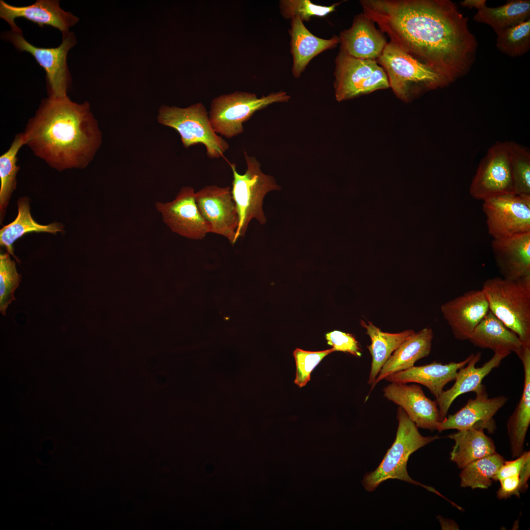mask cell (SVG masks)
Returning <instances> with one entry per match:
<instances>
[{
  "label": "cell",
  "instance_id": "35",
  "mask_svg": "<svg viewBox=\"0 0 530 530\" xmlns=\"http://www.w3.org/2000/svg\"><path fill=\"white\" fill-rule=\"evenodd\" d=\"M22 275L17 272L16 263L8 252L0 254V311L5 316L6 310L15 300L14 293L18 287Z\"/></svg>",
  "mask_w": 530,
  "mask_h": 530
},
{
  "label": "cell",
  "instance_id": "29",
  "mask_svg": "<svg viewBox=\"0 0 530 530\" xmlns=\"http://www.w3.org/2000/svg\"><path fill=\"white\" fill-rule=\"evenodd\" d=\"M360 323L366 329V334L371 340V344L368 345L367 348L372 356L368 380V383L371 385L393 352L415 332L412 330H407L399 333H390L382 331L370 321L366 324L361 320Z\"/></svg>",
  "mask_w": 530,
  "mask_h": 530
},
{
  "label": "cell",
  "instance_id": "18",
  "mask_svg": "<svg viewBox=\"0 0 530 530\" xmlns=\"http://www.w3.org/2000/svg\"><path fill=\"white\" fill-rule=\"evenodd\" d=\"M383 392L385 398L404 410L418 427L437 430L440 422L437 403L425 395L421 386L393 382L384 388Z\"/></svg>",
  "mask_w": 530,
  "mask_h": 530
},
{
  "label": "cell",
  "instance_id": "38",
  "mask_svg": "<svg viewBox=\"0 0 530 530\" xmlns=\"http://www.w3.org/2000/svg\"><path fill=\"white\" fill-rule=\"evenodd\" d=\"M530 477V466H529L520 473L500 480V487L497 492V498L506 499L512 495L519 497L520 493L528 488Z\"/></svg>",
  "mask_w": 530,
  "mask_h": 530
},
{
  "label": "cell",
  "instance_id": "41",
  "mask_svg": "<svg viewBox=\"0 0 530 530\" xmlns=\"http://www.w3.org/2000/svg\"><path fill=\"white\" fill-rule=\"evenodd\" d=\"M460 5L469 9L476 8L477 10L486 5V0H464L460 2Z\"/></svg>",
  "mask_w": 530,
  "mask_h": 530
},
{
  "label": "cell",
  "instance_id": "26",
  "mask_svg": "<svg viewBox=\"0 0 530 530\" xmlns=\"http://www.w3.org/2000/svg\"><path fill=\"white\" fill-rule=\"evenodd\" d=\"M521 360L524 380L521 398L507 422V430L513 457L523 452L526 436L530 424V346H525Z\"/></svg>",
  "mask_w": 530,
  "mask_h": 530
},
{
  "label": "cell",
  "instance_id": "36",
  "mask_svg": "<svg viewBox=\"0 0 530 530\" xmlns=\"http://www.w3.org/2000/svg\"><path fill=\"white\" fill-rule=\"evenodd\" d=\"M340 2L330 6L313 3L309 0H280L279 7L284 18L292 19L298 16L302 21H309L312 16L324 17L334 11Z\"/></svg>",
  "mask_w": 530,
  "mask_h": 530
},
{
  "label": "cell",
  "instance_id": "8",
  "mask_svg": "<svg viewBox=\"0 0 530 530\" xmlns=\"http://www.w3.org/2000/svg\"><path fill=\"white\" fill-rule=\"evenodd\" d=\"M290 97L285 92H272L261 98L253 93L236 91L214 98L209 113L215 133L231 138L243 132V124L257 111L269 105L286 102Z\"/></svg>",
  "mask_w": 530,
  "mask_h": 530
},
{
  "label": "cell",
  "instance_id": "23",
  "mask_svg": "<svg viewBox=\"0 0 530 530\" xmlns=\"http://www.w3.org/2000/svg\"><path fill=\"white\" fill-rule=\"evenodd\" d=\"M469 341L473 345L494 353H515L520 358L525 345L519 337L490 310L474 329Z\"/></svg>",
  "mask_w": 530,
  "mask_h": 530
},
{
  "label": "cell",
  "instance_id": "5",
  "mask_svg": "<svg viewBox=\"0 0 530 530\" xmlns=\"http://www.w3.org/2000/svg\"><path fill=\"white\" fill-rule=\"evenodd\" d=\"M376 61L384 70L390 87L405 102L427 91L445 87L436 72L391 42Z\"/></svg>",
  "mask_w": 530,
  "mask_h": 530
},
{
  "label": "cell",
  "instance_id": "22",
  "mask_svg": "<svg viewBox=\"0 0 530 530\" xmlns=\"http://www.w3.org/2000/svg\"><path fill=\"white\" fill-rule=\"evenodd\" d=\"M473 353L459 362L446 364L433 362L421 366H413L407 370L389 375L385 379L391 383H416L426 387L436 398L443 392L444 386L454 380L458 371L464 367Z\"/></svg>",
  "mask_w": 530,
  "mask_h": 530
},
{
  "label": "cell",
  "instance_id": "4",
  "mask_svg": "<svg viewBox=\"0 0 530 530\" xmlns=\"http://www.w3.org/2000/svg\"><path fill=\"white\" fill-rule=\"evenodd\" d=\"M398 424L395 441L387 450L378 467L373 472L366 474L362 481L365 489L372 492L388 479H398L424 487L442 496L434 488L423 485L412 479L407 471V463L410 455L420 448L439 439L438 436H423L418 427L408 417L404 410L399 407L397 412Z\"/></svg>",
  "mask_w": 530,
  "mask_h": 530
},
{
  "label": "cell",
  "instance_id": "17",
  "mask_svg": "<svg viewBox=\"0 0 530 530\" xmlns=\"http://www.w3.org/2000/svg\"><path fill=\"white\" fill-rule=\"evenodd\" d=\"M441 312L454 337L468 340L475 328L489 311L484 291L472 290L443 304Z\"/></svg>",
  "mask_w": 530,
  "mask_h": 530
},
{
  "label": "cell",
  "instance_id": "3",
  "mask_svg": "<svg viewBox=\"0 0 530 530\" xmlns=\"http://www.w3.org/2000/svg\"><path fill=\"white\" fill-rule=\"evenodd\" d=\"M489 310L530 346V275L510 279H487L481 289Z\"/></svg>",
  "mask_w": 530,
  "mask_h": 530
},
{
  "label": "cell",
  "instance_id": "34",
  "mask_svg": "<svg viewBox=\"0 0 530 530\" xmlns=\"http://www.w3.org/2000/svg\"><path fill=\"white\" fill-rule=\"evenodd\" d=\"M509 159L515 194L530 197V153L524 147L509 142Z\"/></svg>",
  "mask_w": 530,
  "mask_h": 530
},
{
  "label": "cell",
  "instance_id": "37",
  "mask_svg": "<svg viewBox=\"0 0 530 530\" xmlns=\"http://www.w3.org/2000/svg\"><path fill=\"white\" fill-rule=\"evenodd\" d=\"M334 351L333 348L319 351L295 349L293 352L296 366L294 383L299 387L305 386L310 381L311 373L314 368L326 356Z\"/></svg>",
  "mask_w": 530,
  "mask_h": 530
},
{
  "label": "cell",
  "instance_id": "40",
  "mask_svg": "<svg viewBox=\"0 0 530 530\" xmlns=\"http://www.w3.org/2000/svg\"><path fill=\"white\" fill-rule=\"evenodd\" d=\"M517 458L511 461H505L493 477V481L500 480L521 472L530 466V452L523 451Z\"/></svg>",
  "mask_w": 530,
  "mask_h": 530
},
{
  "label": "cell",
  "instance_id": "15",
  "mask_svg": "<svg viewBox=\"0 0 530 530\" xmlns=\"http://www.w3.org/2000/svg\"><path fill=\"white\" fill-rule=\"evenodd\" d=\"M476 394V398L469 399L459 411L440 422L437 430L482 429L493 433L496 429L493 417L508 398L503 396L489 398L484 385Z\"/></svg>",
  "mask_w": 530,
  "mask_h": 530
},
{
  "label": "cell",
  "instance_id": "39",
  "mask_svg": "<svg viewBox=\"0 0 530 530\" xmlns=\"http://www.w3.org/2000/svg\"><path fill=\"white\" fill-rule=\"evenodd\" d=\"M325 339L335 351L347 352L357 357L361 356L359 343L351 334L334 330L326 333Z\"/></svg>",
  "mask_w": 530,
  "mask_h": 530
},
{
  "label": "cell",
  "instance_id": "33",
  "mask_svg": "<svg viewBox=\"0 0 530 530\" xmlns=\"http://www.w3.org/2000/svg\"><path fill=\"white\" fill-rule=\"evenodd\" d=\"M496 34V46L500 52L511 57L524 55L530 50V19Z\"/></svg>",
  "mask_w": 530,
  "mask_h": 530
},
{
  "label": "cell",
  "instance_id": "24",
  "mask_svg": "<svg viewBox=\"0 0 530 530\" xmlns=\"http://www.w3.org/2000/svg\"><path fill=\"white\" fill-rule=\"evenodd\" d=\"M291 24L289 33L293 57L292 72L295 78H299L314 57L336 47L340 43V38L336 35L329 39L316 36L305 26L298 16L292 18Z\"/></svg>",
  "mask_w": 530,
  "mask_h": 530
},
{
  "label": "cell",
  "instance_id": "1",
  "mask_svg": "<svg viewBox=\"0 0 530 530\" xmlns=\"http://www.w3.org/2000/svg\"><path fill=\"white\" fill-rule=\"evenodd\" d=\"M363 14L390 41L425 64L445 87L466 75L477 41L468 18L450 0H361Z\"/></svg>",
  "mask_w": 530,
  "mask_h": 530
},
{
  "label": "cell",
  "instance_id": "2",
  "mask_svg": "<svg viewBox=\"0 0 530 530\" xmlns=\"http://www.w3.org/2000/svg\"><path fill=\"white\" fill-rule=\"evenodd\" d=\"M24 133L25 145L59 171L85 168L102 142V134L88 102L67 96L42 100Z\"/></svg>",
  "mask_w": 530,
  "mask_h": 530
},
{
  "label": "cell",
  "instance_id": "9",
  "mask_svg": "<svg viewBox=\"0 0 530 530\" xmlns=\"http://www.w3.org/2000/svg\"><path fill=\"white\" fill-rule=\"evenodd\" d=\"M61 43L55 48L36 47L23 36L22 32L11 30L2 33V37L11 43L20 52L30 53L46 73L49 97L56 98L67 96L72 84V78L67 63L69 51L77 43L72 31L62 34Z\"/></svg>",
  "mask_w": 530,
  "mask_h": 530
},
{
  "label": "cell",
  "instance_id": "10",
  "mask_svg": "<svg viewBox=\"0 0 530 530\" xmlns=\"http://www.w3.org/2000/svg\"><path fill=\"white\" fill-rule=\"evenodd\" d=\"M335 64L334 86L339 102L390 87L387 76L376 60L355 58L340 51Z\"/></svg>",
  "mask_w": 530,
  "mask_h": 530
},
{
  "label": "cell",
  "instance_id": "14",
  "mask_svg": "<svg viewBox=\"0 0 530 530\" xmlns=\"http://www.w3.org/2000/svg\"><path fill=\"white\" fill-rule=\"evenodd\" d=\"M198 208L208 223L211 233L222 236L232 244L236 242L238 216L231 188L207 186L195 193Z\"/></svg>",
  "mask_w": 530,
  "mask_h": 530
},
{
  "label": "cell",
  "instance_id": "28",
  "mask_svg": "<svg viewBox=\"0 0 530 530\" xmlns=\"http://www.w3.org/2000/svg\"><path fill=\"white\" fill-rule=\"evenodd\" d=\"M17 205L18 213L16 218L0 230V245L19 263L14 255L13 247V244L17 239L28 233L45 232L55 235L64 230L63 225L59 223L42 225L36 222L31 215L29 200L27 197L20 198Z\"/></svg>",
  "mask_w": 530,
  "mask_h": 530
},
{
  "label": "cell",
  "instance_id": "31",
  "mask_svg": "<svg viewBox=\"0 0 530 530\" xmlns=\"http://www.w3.org/2000/svg\"><path fill=\"white\" fill-rule=\"evenodd\" d=\"M25 145L24 133H18L9 148L0 157V216L3 221L11 195L16 188V176L19 170L17 154Z\"/></svg>",
  "mask_w": 530,
  "mask_h": 530
},
{
  "label": "cell",
  "instance_id": "7",
  "mask_svg": "<svg viewBox=\"0 0 530 530\" xmlns=\"http://www.w3.org/2000/svg\"><path fill=\"white\" fill-rule=\"evenodd\" d=\"M159 122L175 130L185 148L201 144L211 159L222 157L228 143L212 129L205 106L197 103L185 108L162 105L158 115Z\"/></svg>",
  "mask_w": 530,
  "mask_h": 530
},
{
  "label": "cell",
  "instance_id": "27",
  "mask_svg": "<svg viewBox=\"0 0 530 530\" xmlns=\"http://www.w3.org/2000/svg\"><path fill=\"white\" fill-rule=\"evenodd\" d=\"M448 437L455 444L450 452V460L460 469L470 463L496 452L493 440L482 429L458 430Z\"/></svg>",
  "mask_w": 530,
  "mask_h": 530
},
{
  "label": "cell",
  "instance_id": "19",
  "mask_svg": "<svg viewBox=\"0 0 530 530\" xmlns=\"http://www.w3.org/2000/svg\"><path fill=\"white\" fill-rule=\"evenodd\" d=\"M510 353L509 352L494 353L489 361L478 368L475 366L480 360L481 353L479 352L476 354L473 353L467 364L457 372L453 386L443 391L435 400L439 410L440 422L447 417L451 404L458 397L470 392L475 393L478 392L484 385L482 384L484 378L493 369L498 367L502 361Z\"/></svg>",
  "mask_w": 530,
  "mask_h": 530
},
{
  "label": "cell",
  "instance_id": "6",
  "mask_svg": "<svg viewBox=\"0 0 530 530\" xmlns=\"http://www.w3.org/2000/svg\"><path fill=\"white\" fill-rule=\"evenodd\" d=\"M247 168L243 174L239 173L234 163H230L233 180L231 192L238 216V225L236 240L244 237L250 222L257 220L261 224L266 222L263 209L266 194L280 187L271 176L264 173L261 164L254 156L244 152Z\"/></svg>",
  "mask_w": 530,
  "mask_h": 530
},
{
  "label": "cell",
  "instance_id": "20",
  "mask_svg": "<svg viewBox=\"0 0 530 530\" xmlns=\"http://www.w3.org/2000/svg\"><path fill=\"white\" fill-rule=\"evenodd\" d=\"M374 24L363 13L357 15L351 27L340 34V51L355 58L376 60L388 42Z\"/></svg>",
  "mask_w": 530,
  "mask_h": 530
},
{
  "label": "cell",
  "instance_id": "32",
  "mask_svg": "<svg viewBox=\"0 0 530 530\" xmlns=\"http://www.w3.org/2000/svg\"><path fill=\"white\" fill-rule=\"evenodd\" d=\"M504 461V458L496 452L470 463L462 469L459 475L461 486L473 489H488Z\"/></svg>",
  "mask_w": 530,
  "mask_h": 530
},
{
  "label": "cell",
  "instance_id": "12",
  "mask_svg": "<svg viewBox=\"0 0 530 530\" xmlns=\"http://www.w3.org/2000/svg\"><path fill=\"white\" fill-rule=\"evenodd\" d=\"M482 209L493 239L530 232V197L500 195L484 200Z\"/></svg>",
  "mask_w": 530,
  "mask_h": 530
},
{
  "label": "cell",
  "instance_id": "25",
  "mask_svg": "<svg viewBox=\"0 0 530 530\" xmlns=\"http://www.w3.org/2000/svg\"><path fill=\"white\" fill-rule=\"evenodd\" d=\"M433 333L431 328H425L414 333L406 339L393 352L381 368L370 393L376 385L389 375L414 366L418 360L427 356L431 351Z\"/></svg>",
  "mask_w": 530,
  "mask_h": 530
},
{
  "label": "cell",
  "instance_id": "21",
  "mask_svg": "<svg viewBox=\"0 0 530 530\" xmlns=\"http://www.w3.org/2000/svg\"><path fill=\"white\" fill-rule=\"evenodd\" d=\"M491 247L502 278L514 279L530 275V232L493 239Z\"/></svg>",
  "mask_w": 530,
  "mask_h": 530
},
{
  "label": "cell",
  "instance_id": "30",
  "mask_svg": "<svg viewBox=\"0 0 530 530\" xmlns=\"http://www.w3.org/2000/svg\"><path fill=\"white\" fill-rule=\"evenodd\" d=\"M530 19V0H512L496 7L487 5L477 10L473 17L477 23L489 26L496 34Z\"/></svg>",
  "mask_w": 530,
  "mask_h": 530
},
{
  "label": "cell",
  "instance_id": "11",
  "mask_svg": "<svg viewBox=\"0 0 530 530\" xmlns=\"http://www.w3.org/2000/svg\"><path fill=\"white\" fill-rule=\"evenodd\" d=\"M477 200L515 194L509 159L508 141L498 142L488 150L480 161L469 187Z\"/></svg>",
  "mask_w": 530,
  "mask_h": 530
},
{
  "label": "cell",
  "instance_id": "16",
  "mask_svg": "<svg viewBox=\"0 0 530 530\" xmlns=\"http://www.w3.org/2000/svg\"><path fill=\"white\" fill-rule=\"evenodd\" d=\"M59 3L58 0H37L29 5L16 6L0 0V17L15 32H22L15 22L16 18H22L40 27L52 26L64 34L69 32V29L78 23L79 19L71 12L62 9Z\"/></svg>",
  "mask_w": 530,
  "mask_h": 530
},
{
  "label": "cell",
  "instance_id": "13",
  "mask_svg": "<svg viewBox=\"0 0 530 530\" xmlns=\"http://www.w3.org/2000/svg\"><path fill=\"white\" fill-rule=\"evenodd\" d=\"M195 193L192 187L183 186L174 200L156 202L155 207L173 232L188 239L201 240L211 233V229L199 212Z\"/></svg>",
  "mask_w": 530,
  "mask_h": 530
}]
</instances>
